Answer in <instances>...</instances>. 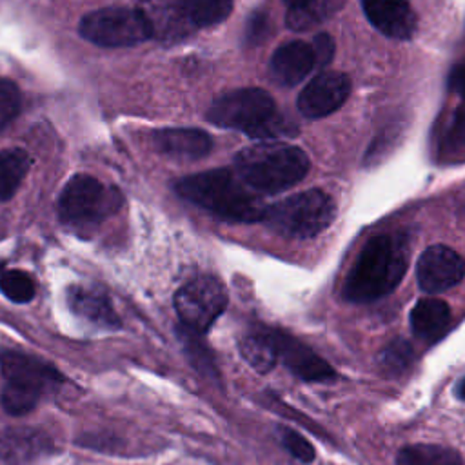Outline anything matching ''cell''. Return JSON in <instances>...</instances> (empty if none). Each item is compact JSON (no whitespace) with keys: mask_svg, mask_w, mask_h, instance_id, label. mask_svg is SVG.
Instances as JSON below:
<instances>
[{"mask_svg":"<svg viewBox=\"0 0 465 465\" xmlns=\"http://www.w3.org/2000/svg\"><path fill=\"white\" fill-rule=\"evenodd\" d=\"M409 267V245L401 234H378L360 251L345 278L343 298L354 303L374 302L392 292Z\"/></svg>","mask_w":465,"mask_h":465,"instance_id":"6da1fadb","label":"cell"},{"mask_svg":"<svg viewBox=\"0 0 465 465\" xmlns=\"http://www.w3.org/2000/svg\"><path fill=\"white\" fill-rule=\"evenodd\" d=\"M176 193L227 222H262L265 205L258 193L247 187L234 171L213 169L183 176Z\"/></svg>","mask_w":465,"mask_h":465,"instance_id":"7a4b0ae2","label":"cell"},{"mask_svg":"<svg viewBox=\"0 0 465 465\" xmlns=\"http://www.w3.org/2000/svg\"><path fill=\"white\" fill-rule=\"evenodd\" d=\"M234 173L254 193L274 194L296 185L309 173V158L296 145L263 140L234 156Z\"/></svg>","mask_w":465,"mask_h":465,"instance_id":"3957f363","label":"cell"},{"mask_svg":"<svg viewBox=\"0 0 465 465\" xmlns=\"http://www.w3.org/2000/svg\"><path fill=\"white\" fill-rule=\"evenodd\" d=\"M207 120L218 127L242 131L260 142L294 133L291 122L276 111L271 94L258 87H243L220 94L211 104Z\"/></svg>","mask_w":465,"mask_h":465,"instance_id":"277c9868","label":"cell"},{"mask_svg":"<svg viewBox=\"0 0 465 465\" xmlns=\"http://www.w3.org/2000/svg\"><path fill=\"white\" fill-rule=\"evenodd\" d=\"M334 216V200L320 189H309L265 207L262 222L280 236L305 240L323 232Z\"/></svg>","mask_w":465,"mask_h":465,"instance_id":"5b68a950","label":"cell"},{"mask_svg":"<svg viewBox=\"0 0 465 465\" xmlns=\"http://www.w3.org/2000/svg\"><path fill=\"white\" fill-rule=\"evenodd\" d=\"M0 369L5 378L2 405L13 416H24L33 411L47 385L62 380L53 365L18 351H4L0 354Z\"/></svg>","mask_w":465,"mask_h":465,"instance_id":"8992f818","label":"cell"},{"mask_svg":"<svg viewBox=\"0 0 465 465\" xmlns=\"http://www.w3.org/2000/svg\"><path fill=\"white\" fill-rule=\"evenodd\" d=\"M124 198L113 185L89 174H74L58 196V216L73 225H94L114 214Z\"/></svg>","mask_w":465,"mask_h":465,"instance_id":"52a82bcc","label":"cell"},{"mask_svg":"<svg viewBox=\"0 0 465 465\" xmlns=\"http://www.w3.org/2000/svg\"><path fill=\"white\" fill-rule=\"evenodd\" d=\"M80 35L100 47H131L149 40L153 20L134 7H102L82 16Z\"/></svg>","mask_w":465,"mask_h":465,"instance_id":"ba28073f","label":"cell"},{"mask_svg":"<svg viewBox=\"0 0 465 465\" xmlns=\"http://www.w3.org/2000/svg\"><path fill=\"white\" fill-rule=\"evenodd\" d=\"M227 307V291L214 276H198L174 294V309L185 329L205 332Z\"/></svg>","mask_w":465,"mask_h":465,"instance_id":"9c48e42d","label":"cell"},{"mask_svg":"<svg viewBox=\"0 0 465 465\" xmlns=\"http://www.w3.org/2000/svg\"><path fill=\"white\" fill-rule=\"evenodd\" d=\"M351 94V80L340 71H323L316 74L298 94V111L311 120L323 118L340 109Z\"/></svg>","mask_w":465,"mask_h":465,"instance_id":"30bf717a","label":"cell"},{"mask_svg":"<svg viewBox=\"0 0 465 465\" xmlns=\"http://www.w3.org/2000/svg\"><path fill=\"white\" fill-rule=\"evenodd\" d=\"M416 278L425 292H443L465 278V258L447 245H430L418 258Z\"/></svg>","mask_w":465,"mask_h":465,"instance_id":"8fae6325","label":"cell"},{"mask_svg":"<svg viewBox=\"0 0 465 465\" xmlns=\"http://www.w3.org/2000/svg\"><path fill=\"white\" fill-rule=\"evenodd\" d=\"M367 20L385 36L405 40L418 27L414 9L407 0H361Z\"/></svg>","mask_w":465,"mask_h":465,"instance_id":"7c38bea8","label":"cell"},{"mask_svg":"<svg viewBox=\"0 0 465 465\" xmlns=\"http://www.w3.org/2000/svg\"><path fill=\"white\" fill-rule=\"evenodd\" d=\"M272 336L278 351V360H283V363L294 376L307 381H320L334 376L332 367L325 360H322L312 349H309L291 334L272 329Z\"/></svg>","mask_w":465,"mask_h":465,"instance_id":"4fadbf2b","label":"cell"},{"mask_svg":"<svg viewBox=\"0 0 465 465\" xmlns=\"http://www.w3.org/2000/svg\"><path fill=\"white\" fill-rule=\"evenodd\" d=\"M314 67V49L309 42L302 40H292L280 45L269 60L271 78L283 87H292L300 84Z\"/></svg>","mask_w":465,"mask_h":465,"instance_id":"5bb4252c","label":"cell"},{"mask_svg":"<svg viewBox=\"0 0 465 465\" xmlns=\"http://www.w3.org/2000/svg\"><path fill=\"white\" fill-rule=\"evenodd\" d=\"M156 149L174 160H198L209 154L213 147L211 136L202 129L169 127L154 133Z\"/></svg>","mask_w":465,"mask_h":465,"instance_id":"9a60e30c","label":"cell"},{"mask_svg":"<svg viewBox=\"0 0 465 465\" xmlns=\"http://www.w3.org/2000/svg\"><path fill=\"white\" fill-rule=\"evenodd\" d=\"M47 440L33 429H7L0 432V465H25L44 454Z\"/></svg>","mask_w":465,"mask_h":465,"instance_id":"2e32d148","label":"cell"},{"mask_svg":"<svg viewBox=\"0 0 465 465\" xmlns=\"http://www.w3.org/2000/svg\"><path fill=\"white\" fill-rule=\"evenodd\" d=\"M69 305L78 316H84L85 320H89L93 323H98L104 327L118 325V316L113 311L111 302L98 289L82 287V285L71 287L69 289Z\"/></svg>","mask_w":465,"mask_h":465,"instance_id":"e0dca14e","label":"cell"},{"mask_svg":"<svg viewBox=\"0 0 465 465\" xmlns=\"http://www.w3.org/2000/svg\"><path fill=\"white\" fill-rule=\"evenodd\" d=\"M450 322L447 302L438 298H423L411 311V327L416 336L432 340L440 336Z\"/></svg>","mask_w":465,"mask_h":465,"instance_id":"ac0fdd59","label":"cell"},{"mask_svg":"<svg viewBox=\"0 0 465 465\" xmlns=\"http://www.w3.org/2000/svg\"><path fill=\"white\" fill-rule=\"evenodd\" d=\"M240 352L243 360L258 372H269L278 361V351L272 329L256 327L240 340Z\"/></svg>","mask_w":465,"mask_h":465,"instance_id":"d6986e66","label":"cell"},{"mask_svg":"<svg viewBox=\"0 0 465 465\" xmlns=\"http://www.w3.org/2000/svg\"><path fill=\"white\" fill-rule=\"evenodd\" d=\"M31 165V158L24 149L0 151V202H7L18 191Z\"/></svg>","mask_w":465,"mask_h":465,"instance_id":"ffe728a7","label":"cell"},{"mask_svg":"<svg viewBox=\"0 0 465 465\" xmlns=\"http://www.w3.org/2000/svg\"><path fill=\"white\" fill-rule=\"evenodd\" d=\"M396 465H463L461 456L443 445L416 443L403 447L396 456Z\"/></svg>","mask_w":465,"mask_h":465,"instance_id":"44dd1931","label":"cell"},{"mask_svg":"<svg viewBox=\"0 0 465 465\" xmlns=\"http://www.w3.org/2000/svg\"><path fill=\"white\" fill-rule=\"evenodd\" d=\"M232 11V0H182V15L194 27L223 22Z\"/></svg>","mask_w":465,"mask_h":465,"instance_id":"7402d4cb","label":"cell"},{"mask_svg":"<svg viewBox=\"0 0 465 465\" xmlns=\"http://www.w3.org/2000/svg\"><path fill=\"white\" fill-rule=\"evenodd\" d=\"M0 291L16 303H27L35 298L36 287L33 278L18 269H7L0 274Z\"/></svg>","mask_w":465,"mask_h":465,"instance_id":"603a6c76","label":"cell"},{"mask_svg":"<svg viewBox=\"0 0 465 465\" xmlns=\"http://www.w3.org/2000/svg\"><path fill=\"white\" fill-rule=\"evenodd\" d=\"M378 361L385 374H400L412 361V347L405 340H394L381 349Z\"/></svg>","mask_w":465,"mask_h":465,"instance_id":"cb8c5ba5","label":"cell"},{"mask_svg":"<svg viewBox=\"0 0 465 465\" xmlns=\"http://www.w3.org/2000/svg\"><path fill=\"white\" fill-rule=\"evenodd\" d=\"M327 9L322 0H312L300 7H289L287 9V27L292 31H307L312 25L320 24V20L325 16Z\"/></svg>","mask_w":465,"mask_h":465,"instance_id":"d4e9b609","label":"cell"},{"mask_svg":"<svg viewBox=\"0 0 465 465\" xmlns=\"http://www.w3.org/2000/svg\"><path fill=\"white\" fill-rule=\"evenodd\" d=\"M22 94L16 84L11 80L0 78V131L7 127L20 113Z\"/></svg>","mask_w":465,"mask_h":465,"instance_id":"484cf974","label":"cell"},{"mask_svg":"<svg viewBox=\"0 0 465 465\" xmlns=\"http://www.w3.org/2000/svg\"><path fill=\"white\" fill-rule=\"evenodd\" d=\"M278 434H280V441L282 445L289 450V454L292 458H296L298 461L302 463H311L314 460V449L312 445L300 434L296 432L294 429L291 427H285V425H280L278 427Z\"/></svg>","mask_w":465,"mask_h":465,"instance_id":"4316f807","label":"cell"},{"mask_svg":"<svg viewBox=\"0 0 465 465\" xmlns=\"http://www.w3.org/2000/svg\"><path fill=\"white\" fill-rule=\"evenodd\" d=\"M441 142L447 151H460L465 147V100L450 116Z\"/></svg>","mask_w":465,"mask_h":465,"instance_id":"83f0119b","label":"cell"},{"mask_svg":"<svg viewBox=\"0 0 465 465\" xmlns=\"http://www.w3.org/2000/svg\"><path fill=\"white\" fill-rule=\"evenodd\" d=\"M312 49H314V56H316V67H323L327 65L332 56H334V40L331 35L327 33H320L312 42H311Z\"/></svg>","mask_w":465,"mask_h":465,"instance_id":"f1b7e54d","label":"cell"},{"mask_svg":"<svg viewBox=\"0 0 465 465\" xmlns=\"http://www.w3.org/2000/svg\"><path fill=\"white\" fill-rule=\"evenodd\" d=\"M267 16L265 15H254L251 20H249V24H247V33H245V36H247V40L251 42V44H258V42H262L263 38H265V35H267Z\"/></svg>","mask_w":465,"mask_h":465,"instance_id":"f546056e","label":"cell"},{"mask_svg":"<svg viewBox=\"0 0 465 465\" xmlns=\"http://www.w3.org/2000/svg\"><path fill=\"white\" fill-rule=\"evenodd\" d=\"M449 89L465 100V64H458L450 69Z\"/></svg>","mask_w":465,"mask_h":465,"instance_id":"4dcf8cb0","label":"cell"},{"mask_svg":"<svg viewBox=\"0 0 465 465\" xmlns=\"http://www.w3.org/2000/svg\"><path fill=\"white\" fill-rule=\"evenodd\" d=\"M289 7H300V5H305V4H309V2H312V0H283Z\"/></svg>","mask_w":465,"mask_h":465,"instance_id":"1f68e13d","label":"cell"},{"mask_svg":"<svg viewBox=\"0 0 465 465\" xmlns=\"http://www.w3.org/2000/svg\"><path fill=\"white\" fill-rule=\"evenodd\" d=\"M458 396H460L461 400H465V378L461 380V383H460V387H458Z\"/></svg>","mask_w":465,"mask_h":465,"instance_id":"d6a6232c","label":"cell"}]
</instances>
